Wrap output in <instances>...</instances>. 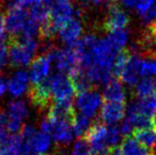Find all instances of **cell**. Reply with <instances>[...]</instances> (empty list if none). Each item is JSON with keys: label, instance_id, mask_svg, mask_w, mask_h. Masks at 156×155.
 I'll list each match as a JSON object with an SVG mask.
<instances>
[{"label": "cell", "instance_id": "obj_1", "mask_svg": "<svg viewBox=\"0 0 156 155\" xmlns=\"http://www.w3.org/2000/svg\"><path fill=\"white\" fill-rule=\"evenodd\" d=\"M7 47L11 65L13 67H22L26 66L33 60L38 51L39 43L36 39L10 38Z\"/></svg>", "mask_w": 156, "mask_h": 155}, {"label": "cell", "instance_id": "obj_2", "mask_svg": "<svg viewBox=\"0 0 156 155\" xmlns=\"http://www.w3.org/2000/svg\"><path fill=\"white\" fill-rule=\"evenodd\" d=\"M41 129L59 145H68L73 139L71 124L68 122L44 118L41 123Z\"/></svg>", "mask_w": 156, "mask_h": 155}, {"label": "cell", "instance_id": "obj_3", "mask_svg": "<svg viewBox=\"0 0 156 155\" xmlns=\"http://www.w3.org/2000/svg\"><path fill=\"white\" fill-rule=\"evenodd\" d=\"M55 48H50L44 55L32 62L29 71V79L32 85L42 83L50 76L51 64L55 62Z\"/></svg>", "mask_w": 156, "mask_h": 155}, {"label": "cell", "instance_id": "obj_4", "mask_svg": "<svg viewBox=\"0 0 156 155\" xmlns=\"http://www.w3.org/2000/svg\"><path fill=\"white\" fill-rule=\"evenodd\" d=\"M107 132L108 126H106L101 121H96L91 125L89 130L83 137L87 141L91 155H100L109 153L110 148L107 145Z\"/></svg>", "mask_w": 156, "mask_h": 155}, {"label": "cell", "instance_id": "obj_5", "mask_svg": "<svg viewBox=\"0 0 156 155\" xmlns=\"http://www.w3.org/2000/svg\"><path fill=\"white\" fill-rule=\"evenodd\" d=\"M51 85L52 101L55 102H68L72 101L75 95V89L73 87L70 78L63 73H55L48 76Z\"/></svg>", "mask_w": 156, "mask_h": 155}, {"label": "cell", "instance_id": "obj_6", "mask_svg": "<svg viewBox=\"0 0 156 155\" xmlns=\"http://www.w3.org/2000/svg\"><path fill=\"white\" fill-rule=\"evenodd\" d=\"M8 125L9 132L17 133L23 129V120L29 116L28 105L23 100H12L8 103Z\"/></svg>", "mask_w": 156, "mask_h": 155}, {"label": "cell", "instance_id": "obj_7", "mask_svg": "<svg viewBox=\"0 0 156 155\" xmlns=\"http://www.w3.org/2000/svg\"><path fill=\"white\" fill-rule=\"evenodd\" d=\"M29 99L31 103L40 111L48 110V108L52 105V97L48 77L40 84H31L29 88Z\"/></svg>", "mask_w": 156, "mask_h": 155}, {"label": "cell", "instance_id": "obj_8", "mask_svg": "<svg viewBox=\"0 0 156 155\" xmlns=\"http://www.w3.org/2000/svg\"><path fill=\"white\" fill-rule=\"evenodd\" d=\"M55 66L60 73L67 75L79 68V58L74 48H55Z\"/></svg>", "mask_w": 156, "mask_h": 155}, {"label": "cell", "instance_id": "obj_9", "mask_svg": "<svg viewBox=\"0 0 156 155\" xmlns=\"http://www.w3.org/2000/svg\"><path fill=\"white\" fill-rule=\"evenodd\" d=\"M102 104V95L95 89L78 94L76 99V107L80 114L88 118L96 116Z\"/></svg>", "mask_w": 156, "mask_h": 155}, {"label": "cell", "instance_id": "obj_10", "mask_svg": "<svg viewBox=\"0 0 156 155\" xmlns=\"http://www.w3.org/2000/svg\"><path fill=\"white\" fill-rule=\"evenodd\" d=\"M129 24V16L126 11L116 4H112L107 11L104 28L106 31L115 32L120 30H126Z\"/></svg>", "mask_w": 156, "mask_h": 155}, {"label": "cell", "instance_id": "obj_11", "mask_svg": "<svg viewBox=\"0 0 156 155\" xmlns=\"http://www.w3.org/2000/svg\"><path fill=\"white\" fill-rule=\"evenodd\" d=\"M59 39L67 48H74L83 37V24L78 18H73L58 32Z\"/></svg>", "mask_w": 156, "mask_h": 155}, {"label": "cell", "instance_id": "obj_12", "mask_svg": "<svg viewBox=\"0 0 156 155\" xmlns=\"http://www.w3.org/2000/svg\"><path fill=\"white\" fill-rule=\"evenodd\" d=\"M30 153V147L18 134L7 136L0 141V155H29Z\"/></svg>", "mask_w": 156, "mask_h": 155}, {"label": "cell", "instance_id": "obj_13", "mask_svg": "<svg viewBox=\"0 0 156 155\" xmlns=\"http://www.w3.org/2000/svg\"><path fill=\"white\" fill-rule=\"evenodd\" d=\"M126 111V103L105 102L101 108V122L104 124L112 125L118 123V122L124 120Z\"/></svg>", "mask_w": 156, "mask_h": 155}, {"label": "cell", "instance_id": "obj_14", "mask_svg": "<svg viewBox=\"0 0 156 155\" xmlns=\"http://www.w3.org/2000/svg\"><path fill=\"white\" fill-rule=\"evenodd\" d=\"M142 56L140 55L130 54L129 62L126 63L124 71L122 72L120 78L122 83L128 86H135L137 82L140 80V62Z\"/></svg>", "mask_w": 156, "mask_h": 155}, {"label": "cell", "instance_id": "obj_15", "mask_svg": "<svg viewBox=\"0 0 156 155\" xmlns=\"http://www.w3.org/2000/svg\"><path fill=\"white\" fill-rule=\"evenodd\" d=\"M76 116L74 106L72 101L68 102H55L48 110L46 118L48 120H60L72 124Z\"/></svg>", "mask_w": 156, "mask_h": 155}, {"label": "cell", "instance_id": "obj_16", "mask_svg": "<svg viewBox=\"0 0 156 155\" xmlns=\"http://www.w3.org/2000/svg\"><path fill=\"white\" fill-rule=\"evenodd\" d=\"M29 73L25 70H19L12 75L6 84L10 95L13 97H20L29 88Z\"/></svg>", "mask_w": 156, "mask_h": 155}, {"label": "cell", "instance_id": "obj_17", "mask_svg": "<svg viewBox=\"0 0 156 155\" xmlns=\"http://www.w3.org/2000/svg\"><path fill=\"white\" fill-rule=\"evenodd\" d=\"M103 98L106 102H119L126 103V90L122 82L116 79H111L104 85Z\"/></svg>", "mask_w": 156, "mask_h": 155}, {"label": "cell", "instance_id": "obj_18", "mask_svg": "<svg viewBox=\"0 0 156 155\" xmlns=\"http://www.w3.org/2000/svg\"><path fill=\"white\" fill-rule=\"evenodd\" d=\"M128 110L150 119L156 113V98L152 96L134 100L129 105Z\"/></svg>", "mask_w": 156, "mask_h": 155}, {"label": "cell", "instance_id": "obj_19", "mask_svg": "<svg viewBox=\"0 0 156 155\" xmlns=\"http://www.w3.org/2000/svg\"><path fill=\"white\" fill-rule=\"evenodd\" d=\"M120 149L122 155H154L153 150L142 146L133 137L126 136L122 141Z\"/></svg>", "mask_w": 156, "mask_h": 155}, {"label": "cell", "instance_id": "obj_20", "mask_svg": "<svg viewBox=\"0 0 156 155\" xmlns=\"http://www.w3.org/2000/svg\"><path fill=\"white\" fill-rule=\"evenodd\" d=\"M130 35L128 30H120V31H115L110 32L108 35L106 36V40L108 41L109 44H111L115 51L118 54L124 51L125 48L129 43Z\"/></svg>", "mask_w": 156, "mask_h": 155}, {"label": "cell", "instance_id": "obj_21", "mask_svg": "<svg viewBox=\"0 0 156 155\" xmlns=\"http://www.w3.org/2000/svg\"><path fill=\"white\" fill-rule=\"evenodd\" d=\"M133 134L134 139L142 146L154 151L156 147V132L153 129H134Z\"/></svg>", "mask_w": 156, "mask_h": 155}, {"label": "cell", "instance_id": "obj_22", "mask_svg": "<svg viewBox=\"0 0 156 155\" xmlns=\"http://www.w3.org/2000/svg\"><path fill=\"white\" fill-rule=\"evenodd\" d=\"M51 136L44 132H37L30 139L26 141L31 151L36 153H44L51 145Z\"/></svg>", "mask_w": 156, "mask_h": 155}, {"label": "cell", "instance_id": "obj_23", "mask_svg": "<svg viewBox=\"0 0 156 155\" xmlns=\"http://www.w3.org/2000/svg\"><path fill=\"white\" fill-rule=\"evenodd\" d=\"M155 92V81L151 78H141L134 86L133 93L138 99L152 97Z\"/></svg>", "mask_w": 156, "mask_h": 155}, {"label": "cell", "instance_id": "obj_24", "mask_svg": "<svg viewBox=\"0 0 156 155\" xmlns=\"http://www.w3.org/2000/svg\"><path fill=\"white\" fill-rule=\"evenodd\" d=\"M91 126V119L82 114H76L71 124L73 134L79 138H83Z\"/></svg>", "mask_w": 156, "mask_h": 155}, {"label": "cell", "instance_id": "obj_25", "mask_svg": "<svg viewBox=\"0 0 156 155\" xmlns=\"http://www.w3.org/2000/svg\"><path fill=\"white\" fill-rule=\"evenodd\" d=\"M156 75V58L153 55L141 58L140 76L141 78H151Z\"/></svg>", "mask_w": 156, "mask_h": 155}, {"label": "cell", "instance_id": "obj_26", "mask_svg": "<svg viewBox=\"0 0 156 155\" xmlns=\"http://www.w3.org/2000/svg\"><path fill=\"white\" fill-rule=\"evenodd\" d=\"M130 56V52L129 51H124L120 52L115 59L114 66H113V74L117 77H120L122 72L124 71L126 63L129 62V58Z\"/></svg>", "mask_w": 156, "mask_h": 155}, {"label": "cell", "instance_id": "obj_27", "mask_svg": "<svg viewBox=\"0 0 156 155\" xmlns=\"http://www.w3.org/2000/svg\"><path fill=\"white\" fill-rule=\"evenodd\" d=\"M122 139V133L119 129V126L116 125H110L108 126V132H107V145L108 147L115 148L117 147L119 142Z\"/></svg>", "mask_w": 156, "mask_h": 155}, {"label": "cell", "instance_id": "obj_28", "mask_svg": "<svg viewBox=\"0 0 156 155\" xmlns=\"http://www.w3.org/2000/svg\"><path fill=\"white\" fill-rule=\"evenodd\" d=\"M156 5V0H138L136 7H135V11L136 14L138 15L139 18H142L145 14L152 9V8Z\"/></svg>", "mask_w": 156, "mask_h": 155}, {"label": "cell", "instance_id": "obj_29", "mask_svg": "<svg viewBox=\"0 0 156 155\" xmlns=\"http://www.w3.org/2000/svg\"><path fill=\"white\" fill-rule=\"evenodd\" d=\"M72 155H91V149L84 138H79L72 149Z\"/></svg>", "mask_w": 156, "mask_h": 155}, {"label": "cell", "instance_id": "obj_30", "mask_svg": "<svg viewBox=\"0 0 156 155\" xmlns=\"http://www.w3.org/2000/svg\"><path fill=\"white\" fill-rule=\"evenodd\" d=\"M7 125H8L7 113H5L3 110L0 109V141L8 136H7V132H8Z\"/></svg>", "mask_w": 156, "mask_h": 155}, {"label": "cell", "instance_id": "obj_31", "mask_svg": "<svg viewBox=\"0 0 156 155\" xmlns=\"http://www.w3.org/2000/svg\"><path fill=\"white\" fill-rule=\"evenodd\" d=\"M9 52L6 44H0V69H3L9 63Z\"/></svg>", "mask_w": 156, "mask_h": 155}, {"label": "cell", "instance_id": "obj_32", "mask_svg": "<svg viewBox=\"0 0 156 155\" xmlns=\"http://www.w3.org/2000/svg\"><path fill=\"white\" fill-rule=\"evenodd\" d=\"M147 41L148 44H150L152 51L156 54V24L153 26H150L149 28V33L147 35Z\"/></svg>", "mask_w": 156, "mask_h": 155}, {"label": "cell", "instance_id": "obj_33", "mask_svg": "<svg viewBox=\"0 0 156 155\" xmlns=\"http://www.w3.org/2000/svg\"><path fill=\"white\" fill-rule=\"evenodd\" d=\"M6 24H5V16L0 10V44H4L6 39Z\"/></svg>", "mask_w": 156, "mask_h": 155}, {"label": "cell", "instance_id": "obj_34", "mask_svg": "<svg viewBox=\"0 0 156 155\" xmlns=\"http://www.w3.org/2000/svg\"><path fill=\"white\" fill-rule=\"evenodd\" d=\"M122 5L126 9H135L138 0H120Z\"/></svg>", "mask_w": 156, "mask_h": 155}, {"label": "cell", "instance_id": "obj_35", "mask_svg": "<svg viewBox=\"0 0 156 155\" xmlns=\"http://www.w3.org/2000/svg\"><path fill=\"white\" fill-rule=\"evenodd\" d=\"M87 3L94 7H99L108 3V0H87Z\"/></svg>", "mask_w": 156, "mask_h": 155}, {"label": "cell", "instance_id": "obj_36", "mask_svg": "<svg viewBox=\"0 0 156 155\" xmlns=\"http://www.w3.org/2000/svg\"><path fill=\"white\" fill-rule=\"evenodd\" d=\"M5 89H6V84H5V82H4L3 77L0 75V97L3 95V93H4V91H5Z\"/></svg>", "mask_w": 156, "mask_h": 155}, {"label": "cell", "instance_id": "obj_37", "mask_svg": "<svg viewBox=\"0 0 156 155\" xmlns=\"http://www.w3.org/2000/svg\"><path fill=\"white\" fill-rule=\"evenodd\" d=\"M151 123H152V126H153V129L156 132V113L153 115L152 117V120H151Z\"/></svg>", "mask_w": 156, "mask_h": 155}, {"label": "cell", "instance_id": "obj_38", "mask_svg": "<svg viewBox=\"0 0 156 155\" xmlns=\"http://www.w3.org/2000/svg\"><path fill=\"white\" fill-rule=\"evenodd\" d=\"M55 155H67V154L64 151H62V150H59V151H56Z\"/></svg>", "mask_w": 156, "mask_h": 155}, {"label": "cell", "instance_id": "obj_39", "mask_svg": "<svg viewBox=\"0 0 156 155\" xmlns=\"http://www.w3.org/2000/svg\"><path fill=\"white\" fill-rule=\"evenodd\" d=\"M29 155H50V154H46V153H36V152H31Z\"/></svg>", "mask_w": 156, "mask_h": 155}, {"label": "cell", "instance_id": "obj_40", "mask_svg": "<svg viewBox=\"0 0 156 155\" xmlns=\"http://www.w3.org/2000/svg\"><path fill=\"white\" fill-rule=\"evenodd\" d=\"M117 0H108V2H110V3H114V2H116Z\"/></svg>", "mask_w": 156, "mask_h": 155}, {"label": "cell", "instance_id": "obj_41", "mask_svg": "<svg viewBox=\"0 0 156 155\" xmlns=\"http://www.w3.org/2000/svg\"><path fill=\"white\" fill-rule=\"evenodd\" d=\"M155 92H156V80H155Z\"/></svg>", "mask_w": 156, "mask_h": 155}, {"label": "cell", "instance_id": "obj_42", "mask_svg": "<svg viewBox=\"0 0 156 155\" xmlns=\"http://www.w3.org/2000/svg\"><path fill=\"white\" fill-rule=\"evenodd\" d=\"M2 1H4V0H0V2H2Z\"/></svg>", "mask_w": 156, "mask_h": 155}, {"label": "cell", "instance_id": "obj_43", "mask_svg": "<svg viewBox=\"0 0 156 155\" xmlns=\"http://www.w3.org/2000/svg\"><path fill=\"white\" fill-rule=\"evenodd\" d=\"M67 1H71V0H67Z\"/></svg>", "mask_w": 156, "mask_h": 155}]
</instances>
